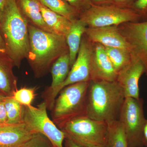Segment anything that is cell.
Returning <instances> with one entry per match:
<instances>
[{
    "label": "cell",
    "instance_id": "obj_1",
    "mask_svg": "<svg viewBox=\"0 0 147 147\" xmlns=\"http://www.w3.org/2000/svg\"><path fill=\"white\" fill-rule=\"evenodd\" d=\"M29 49L27 59L35 77L50 71L55 61L69 53L65 36L45 31L28 24Z\"/></svg>",
    "mask_w": 147,
    "mask_h": 147
},
{
    "label": "cell",
    "instance_id": "obj_2",
    "mask_svg": "<svg viewBox=\"0 0 147 147\" xmlns=\"http://www.w3.org/2000/svg\"><path fill=\"white\" fill-rule=\"evenodd\" d=\"M0 29L7 55L14 66L20 68L28 52V23L16 0H7L0 18Z\"/></svg>",
    "mask_w": 147,
    "mask_h": 147
},
{
    "label": "cell",
    "instance_id": "obj_3",
    "mask_svg": "<svg viewBox=\"0 0 147 147\" xmlns=\"http://www.w3.org/2000/svg\"><path fill=\"white\" fill-rule=\"evenodd\" d=\"M125 99L123 90L117 82L90 81L86 115L107 123L118 120Z\"/></svg>",
    "mask_w": 147,
    "mask_h": 147
},
{
    "label": "cell",
    "instance_id": "obj_4",
    "mask_svg": "<svg viewBox=\"0 0 147 147\" xmlns=\"http://www.w3.org/2000/svg\"><path fill=\"white\" fill-rule=\"evenodd\" d=\"M89 82H79L68 85L59 93L51 110L52 120L59 128L68 121L86 115Z\"/></svg>",
    "mask_w": 147,
    "mask_h": 147
},
{
    "label": "cell",
    "instance_id": "obj_5",
    "mask_svg": "<svg viewBox=\"0 0 147 147\" xmlns=\"http://www.w3.org/2000/svg\"><path fill=\"white\" fill-rule=\"evenodd\" d=\"M108 128L106 122L83 115L68 121L59 129L64 133L65 139L79 146L97 147L106 146Z\"/></svg>",
    "mask_w": 147,
    "mask_h": 147
},
{
    "label": "cell",
    "instance_id": "obj_6",
    "mask_svg": "<svg viewBox=\"0 0 147 147\" xmlns=\"http://www.w3.org/2000/svg\"><path fill=\"white\" fill-rule=\"evenodd\" d=\"M80 19L87 26L98 28L118 26L129 22H140V15L131 8L122 7L113 4L95 5L82 12Z\"/></svg>",
    "mask_w": 147,
    "mask_h": 147
},
{
    "label": "cell",
    "instance_id": "obj_7",
    "mask_svg": "<svg viewBox=\"0 0 147 147\" xmlns=\"http://www.w3.org/2000/svg\"><path fill=\"white\" fill-rule=\"evenodd\" d=\"M144 99L125 98L121 108L119 120L123 126L128 147H142L143 129L146 119Z\"/></svg>",
    "mask_w": 147,
    "mask_h": 147
},
{
    "label": "cell",
    "instance_id": "obj_8",
    "mask_svg": "<svg viewBox=\"0 0 147 147\" xmlns=\"http://www.w3.org/2000/svg\"><path fill=\"white\" fill-rule=\"evenodd\" d=\"M45 101L36 107L24 105L23 123L32 133H40L45 136L55 147H64L65 135L48 117Z\"/></svg>",
    "mask_w": 147,
    "mask_h": 147
},
{
    "label": "cell",
    "instance_id": "obj_9",
    "mask_svg": "<svg viewBox=\"0 0 147 147\" xmlns=\"http://www.w3.org/2000/svg\"><path fill=\"white\" fill-rule=\"evenodd\" d=\"M117 27L130 46L131 53L144 65L147 76V21L126 22Z\"/></svg>",
    "mask_w": 147,
    "mask_h": 147
},
{
    "label": "cell",
    "instance_id": "obj_10",
    "mask_svg": "<svg viewBox=\"0 0 147 147\" xmlns=\"http://www.w3.org/2000/svg\"><path fill=\"white\" fill-rule=\"evenodd\" d=\"M93 43L84 34L79 53L71 66L67 78L59 90V94L65 87L74 84L90 81V63Z\"/></svg>",
    "mask_w": 147,
    "mask_h": 147
},
{
    "label": "cell",
    "instance_id": "obj_11",
    "mask_svg": "<svg viewBox=\"0 0 147 147\" xmlns=\"http://www.w3.org/2000/svg\"><path fill=\"white\" fill-rule=\"evenodd\" d=\"M144 74V65L133 55L129 63L118 72L117 77V82L123 90L125 98H139V81Z\"/></svg>",
    "mask_w": 147,
    "mask_h": 147
},
{
    "label": "cell",
    "instance_id": "obj_12",
    "mask_svg": "<svg viewBox=\"0 0 147 147\" xmlns=\"http://www.w3.org/2000/svg\"><path fill=\"white\" fill-rule=\"evenodd\" d=\"M92 43L90 81L117 82V72L108 57L105 47L99 43Z\"/></svg>",
    "mask_w": 147,
    "mask_h": 147
},
{
    "label": "cell",
    "instance_id": "obj_13",
    "mask_svg": "<svg viewBox=\"0 0 147 147\" xmlns=\"http://www.w3.org/2000/svg\"><path fill=\"white\" fill-rule=\"evenodd\" d=\"M71 68L69 53L61 56L51 67L52 84L42 94L43 101L46 102L48 110L53 109L59 94V90L67 78Z\"/></svg>",
    "mask_w": 147,
    "mask_h": 147
},
{
    "label": "cell",
    "instance_id": "obj_14",
    "mask_svg": "<svg viewBox=\"0 0 147 147\" xmlns=\"http://www.w3.org/2000/svg\"><path fill=\"white\" fill-rule=\"evenodd\" d=\"M85 34L92 42L106 47H117L131 52L130 46L119 31L117 26L90 28Z\"/></svg>",
    "mask_w": 147,
    "mask_h": 147
},
{
    "label": "cell",
    "instance_id": "obj_15",
    "mask_svg": "<svg viewBox=\"0 0 147 147\" xmlns=\"http://www.w3.org/2000/svg\"><path fill=\"white\" fill-rule=\"evenodd\" d=\"M33 134L24 123L0 124V147H21Z\"/></svg>",
    "mask_w": 147,
    "mask_h": 147
},
{
    "label": "cell",
    "instance_id": "obj_16",
    "mask_svg": "<svg viewBox=\"0 0 147 147\" xmlns=\"http://www.w3.org/2000/svg\"><path fill=\"white\" fill-rule=\"evenodd\" d=\"M16 1L19 10L28 24L45 31L53 33L42 18L39 0Z\"/></svg>",
    "mask_w": 147,
    "mask_h": 147
},
{
    "label": "cell",
    "instance_id": "obj_17",
    "mask_svg": "<svg viewBox=\"0 0 147 147\" xmlns=\"http://www.w3.org/2000/svg\"><path fill=\"white\" fill-rule=\"evenodd\" d=\"M13 63L8 56L0 55V92L12 96L17 89V77L13 72Z\"/></svg>",
    "mask_w": 147,
    "mask_h": 147
},
{
    "label": "cell",
    "instance_id": "obj_18",
    "mask_svg": "<svg viewBox=\"0 0 147 147\" xmlns=\"http://www.w3.org/2000/svg\"><path fill=\"white\" fill-rule=\"evenodd\" d=\"M40 7L44 22L53 33L66 36L71 29L72 22L50 10L40 3Z\"/></svg>",
    "mask_w": 147,
    "mask_h": 147
},
{
    "label": "cell",
    "instance_id": "obj_19",
    "mask_svg": "<svg viewBox=\"0 0 147 147\" xmlns=\"http://www.w3.org/2000/svg\"><path fill=\"white\" fill-rule=\"evenodd\" d=\"M87 28L86 24L80 19L74 20L72 22L70 31L65 37L68 47L71 67L77 57L82 37L86 32Z\"/></svg>",
    "mask_w": 147,
    "mask_h": 147
},
{
    "label": "cell",
    "instance_id": "obj_20",
    "mask_svg": "<svg viewBox=\"0 0 147 147\" xmlns=\"http://www.w3.org/2000/svg\"><path fill=\"white\" fill-rule=\"evenodd\" d=\"M108 124L107 147H128L123 126L119 120Z\"/></svg>",
    "mask_w": 147,
    "mask_h": 147
},
{
    "label": "cell",
    "instance_id": "obj_21",
    "mask_svg": "<svg viewBox=\"0 0 147 147\" xmlns=\"http://www.w3.org/2000/svg\"><path fill=\"white\" fill-rule=\"evenodd\" d=\"M42 5L64 16L71 22L79 19L81 13L64 0H39Z\"/></svg>",
    "mask_w": 147,
    "mask_h": 147
},
{
    "label": "cell",
    "instance_id": "obj_22",
    "mask_svg": "<svg viewBox=\"0 0 147 147\" xmlns=\"http://www.w3.org/2000/svg\"><path fill=\"white\" fill-rule=\"evenodd\" d=\"M3 101L6 113V123H23L24 105L16 101L13 96H7Z\"/></svg>",
    "mask_w": 147,
    "mask_h": 147
},
{
    "label": "cell",
    "instance_id": "obj_23",
    "mask_svg": "<svg viewBox=\"0 0 147 147\" xmlns=\"http://www.w3.org/2000/svg\"><path fill=\"white\" fill-rule=\"evenodd\" d=\"M104 47L108 57L117 73L131 61L133 55L130 51L117 47Z\"/></svg>",
    "mask_w": 147,
    "mask_h": 147
},
{
    "label": "cell",
    "instance_id": "obj_24",
    "mask_svg": "<svg viewBox=\"0 0 147 147\" xmlns=\"http://www.w3.org/2000/svg\"><path fill=\"white\" fill-rule=\"evenodd\" d=\"M36 90L34 88L23 87L16 90L13 95L14 99L24 106L32 105L35 98Z\"/></svg>",
    "mask_w": 147,
    "mask_h": 147
},
{
    "label": "cell",
    "instance_id": "obj_25",
    "mask_svg": "<svg viewBox=\"0 0 147 147\" xmlns=\"http://www.w3.org/2000/svg\"><path fill=\"white\" fill-rule=\"evenodd\" d=\"M21 147H55L47 137L40 133H34Z\"/></svg>",
    "mask_w": 147,
    "mask_h": 147
},
{
    "label": "cell",
    "instance_id": "obj_26",
    "mask_svg": "<svg viewBox=\"0 0 147 147\" xmlns=\"http://www.w3.org/2000/svg\"><path fill=\"white\" fill-rule=\"evenodd\" d=\"M131 8L141 16L140 22L147 21V0H136Z\"/></svg>",
    "mask_w": 147,
    "mask_h": 147
},
{
    "label": "cell",
    "instance_id": "obj_27",
    "mask_svg": "<svg viewBox=\"0 0 147 147\" xmlns=\"http://www.w3.org/2000/svg\"><path fill=\"white\" fill-rule=\"evenodd\" d=\"M82 13L90 7L91 0H64Z\"/></svg>",
    "mask_w": 147,
    "mask_h": 147
},
{
    "label": "cell",
    "instance_id": "obj_28",
    "mask_svg": "<svg viewBox=\"0 0 147 147\" xmlns=\"http://www.w3.org/2000/svg\"><path fill=\"white\" fill-rule=\"evenodd\" d=\"M136 0H113L112 4L125 8H131Z\"/></svg>",
    "mask_w": 147,
    "mask_h": 147
},
{
    "label": "cell",
    "instance_id": "obj_29",
    "mask_svg": "<svg viewBox=\"0 0 147 147\" xmlns=\"http://www.w3.org/2000/svg\"><path fill=\"white\" fill-rule=\"evenodd\" d=\"M7 116L3 101L0 102V124L6 123Z\"/></svg>",
    "mask_w": 147,
    "mask_h": 147
},
{
    "label": "cell",
    "instance_id": "obj_30",
    "mask_svg": "<svg viewBox=\"0 0 147 147\" xmlns=\"http://www.w3.org/2000/svg\"><path fill=\"white\" fill-rule=\"evenodd\" d=\"M0 55L8 56L7 55L5 45L1 34V29H0Z\"/></svg>",
    "mask_w": 147,
    "mask_h": 147
},
{
    "label": "cell",
    "instance_id": "obj_31",
    "mask_svg": "<svg viewBox=\"0 0 147 147\" xmlns=\"http://www.w3.org/2000/svg\"><path fill=\"white\" fill-rule=\"evenodd\" d=\"M113 0H91L92 3L95 5L112 4Z\"/></svg>",
    "mask_w": 147,
    "mask_h": 147
},
{
    "label": "cell",
    "instance_id": "obj_32",
    "mask_svg": "<svg viewBox=\"0 0 147 147\" xmlns=\"http://www.w3.org/2000/svg\"><path fill=\"white\" fill-rule=\"evenodd\" d=\"M143 142L144 146H147V119H146L143 129Z\"/></svg>",
    "mask_w": 147,
    "mask_h": 147
},
{
    "label": "cell",
    "instance_id": "obj_33",
    "mask_svg": "<svg viewBox=\"0 0 147 147\" xmlns=\"http://www.w3.org/2000/svg\"><path fill=\"white\" fill-rule=\"evenodd\" d=\"M66 147H81L76 144L71 140L69 139H65ZM97 147H107L106 146H101Z\"/></svg>",
    "mask_w": 147,
    "mask_h": 147
},
{
    "label": "cell",
    "instance_id": "obj_34",
    "mask_svg": "<svg viewBox=\"0 0 147 147\" xmlns=\"http://www.w3.org/2000/svg\"><path fill=\"white\" fill-rule=\"evenodd\" d=\"M7 1V0H0V18Z\"/></svg>",
    "mask_w": 147,
    "mask_h": 147
},
{
    "label": "cell",
    "instance_id": "obj_35",
    "mask_svg": "<svg viewBox=\"0 0 147 147\" xmlns=\"http://www.w3.org/2000/svg\"><path fill=\"white\" fill-rule=\"evenodd\" d=\"M6 97L7 96H5V95L0 92V102L3 101Z\"/></svg>",
    "mask_w": 147,
    "mask_h": 147
}]
</instances>
